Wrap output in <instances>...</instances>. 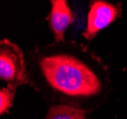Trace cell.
Wrapping results in <instances>:
<instances>
[{
  "mask_svg": "<svg viewBox=\"0 0 127 119\" xmlns=\"http://www.w3.org/2000/svg\"><path fill=\"white\" fill-rule=\"evenodd\" d=\"M26 61L30 84L51 105H68L88 113L109 97V69L84 44L64 40L37 46Z\"/></svg>",
  "mask_w": 127,
  "mask_h": 119,
  "instance_id": "cell-1",
  "label": "cell"
},
{
  "mask_svg": "<svg viewBox=\"0 0 127 119\" xmlns=\"http://www.w3.org/2000/svg\"><path fill=\"white\" fill-rule=\"evenodd\" d=\"M48 26L56 42L65 40V33L73 22V13L64 0H52L48 14Z\"/></svg>",
  "mask_w": 127,
  "mask_h": 119,
  "instance_id": "cell-4",
  "label": "cell"
},
{
  "mask_svg": "<svg viewBox=\"0 0 127 119\" xmlns=\"http://www.w3.org/2000/svg\"><path fill=\"white\" fill-rule=\"evenodd\" d=\"M0 78L14 92L18 87L30 84L22 50L7 38L0 42Z\"/></svg>",
  "mask_w": 127,
  "mask_h": 119,
  "instance_id": "cell-2",
  "label": "cell"
},
{
  "mask_svg": "<svg viewBox=\"0 0 127 119\" xmlns=\"http://www.w3.org/2000/svg\"><path fill=\"white\" fill-rule=\"evenodd\" d=\"M120 15V6L101 0L92 1L89 5L83 36L87 40L93 39L100 32L116 21Z\"/></svg>",
  "mask_w": 127,
  "mask_h": 119,
  "instance_id": "cell-3",
  "label": "cell"
},
{
  "mask_svg": "<svg viewBox=\"0 0 127 119\" xmlns=\"http://www.w3.org/2000/svg\"><path fill=\"white\" fill-rule=\"evenodd\" d=\"M44 119H88L87 113L64 104H54L49 107Z\"/></svg>",
  "mask_w": 127,
  "mask_h": 119,
  "instance_id": "cell-5",
  "label": "cell"
},
{
  "mask_svg": "<svg viewBox=\"0 0 127 119\" xmlns=\"http://www.w3.org/2000/svg\"><path fill=\"white\" fill-rule=\"evenodd\" d=\"M14 91L9 88H2L0 91V114H4L8 113L13 103Z\"/></svg>",
  "mask_w": 127,
  "mask_h": 119,
  "instance_id": "cell-6",
  "label": "cell"
}]
</instances>
